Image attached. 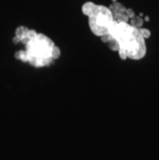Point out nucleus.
I'll use <instances>...</instances> for the list:
<instances>
[{
    "label": "nucleus",
    "mask_w": 159,
    "mask_h": 160,
    "mask_svg": "<svg viewBox=\"0 0 159 160\" xmlns=\"http://www.w3.org/2000/svg\"><path fill=\"white\" fill-rule=\"evenodd\" d=\"M13 42L25 45V50L16 53L17 59L28 62L35 67L48 66L60 56V49L52 39L24 26H20L16 30Z\"/></svg>",
    "instance_id": "obj_1"
},
{
    "label": "nucleus",
    "mask_w": 159,
    "mask_h": 160,
    "mask_svg": "<svg viewBox=\"0 0 159 160\" xmlns=\"http://www.w3.org/2000/svg\"><path fill=\"white\" fill-rule=\"evenodd\" d=\"M141 28L129 22L115 21L109 33L101 39L112 51L118 52L121 59L137 61L143 59L147 54L146 38Z\"/></svg>",
    "instance_id": "obj_2"
},
{
    "label": "nucleus",
    "mask_w": 159,
    "mask_h": 160,
    "mask_svg": "<svg viewBox=\"0 0 159 160\" xmlns=\"http://www.w3.org/2000/svg\"><path fill=\"white\" fill-rule=\"evenodd\" d=\"M82 12L89 18L90 30L96 36L102 37L107 34L115 23L110 8L104 5L95 4L89 1L83 4Z\"/></svg>",
    "instance_id": "obj_3"
},
{
    "label": "nucleus",
    "mask_w": 159,
    "mask_h": 160,
    "mask_svg": "<svg viewBox=\"0 0 159 160\" xmlns=\"http://www.w3.org/2000/svg\"><path fill=\"white\" fill-rule=\"evenodd\" d=\"M110 9L113 13L114 20L116 22H128L134 17V12L129 8H126L119 2L114 1L110 6Z\"/></svg>",
    "instance_id": "obj_4"
}]
</instances>
